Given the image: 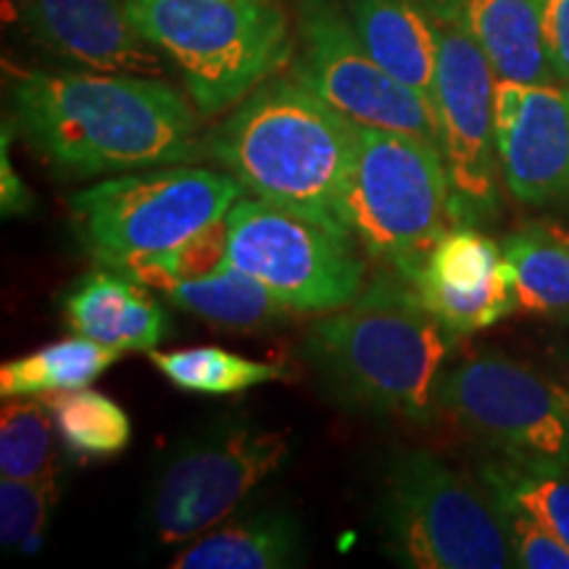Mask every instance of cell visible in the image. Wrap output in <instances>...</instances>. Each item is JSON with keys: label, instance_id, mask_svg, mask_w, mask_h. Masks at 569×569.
<instances>
[{"label": "cell", "instance_id": "1", "mask_svg": "<svg viewBox=\"0 0 569 569\" xmlns=\"http://www.w3.org/2000/svg\"><path fill=\"white\" fill-rule=\"evenodd\" d=\"M9 122L34 153L77 177L203 156L190 103L156 77L21 71Z\"/></svg>", "mask_w": 569, "mask_h": 569}, {"label": "cell", "instance_id": "2", "mask_svg": "<svg viewBox=\"0 0 569 569\" xmlns=\"http://www.w3.org/2000/svg\"><path fill=\"white\" fill-rule=\"evenodd\" d=\"M451 338L393 267L380 269L338 315L319 319L303 351L346 407L427 425L438 411Z\"/></svg>", "mask_w": 569, "mask_h": 569}, {"label": "cell", "instance_id": "3", "mask_svg": "<svg viewBox=\"0 0 569 569\" xmlns=\"http://www.w3.org/2000/svg\"><path fill=\"white\" fill-rule=\"evenodd\" d=\"M353 146V119L303 82L272 80L206 134L203 156L259 201L346 232L338 196Z\"/></svg>", "mask_w": 569, "mask_h": 569}, {"label": "cell", "instance_id": "4", "mask_svg": "<svg viewBox=\"0 0 569 569\" xmlns=\"http://www.w3.org/2000/svg\"><path fill=\"white\" fill-rule=\"evenodd\" d=\"M338 219L369 256L409 277L453 219L443 151L419 134L356 122Z\"/></svg>", "mask_w": 569, "mask_h": 569}, {"label": "cell", "instance_id": "5", "mask_svg": "<svg viewBox=\"0 0 569 569\" xmlns=\"http://www.w3.org/2000/svg\"><path fill=\"white\" fill-rule=\"evenodd\" d=\"M138 32L182 71L203 117L238 106L293 53L272 0H124Z\"/></svg>", "mask_w": 569, "mask_h": 569}, {"label": "cell", "instance_id": "6", "mask_svg": "<svg viewBox=\"0 0 569 569\" xmlns=\"http://www.w3.org/2000/svg\"><path fill=\"white\" fill-rule=\"evenodd\" d=\"M386 549L415 569H503L515 553L501 517L472 480L427 451H398L380 493Z\"/></svg>", "mask_w": 569, "mask_h": 569}, {"label": "cell", "instance_id": "7", "mask_svg": "<svg viewBox=\"0 0 569 569\" xmlns=\"http://www.w3.org/2000/svg\"><path fill=\"white\" fill-rule=\"evenodd\" d=\"M243 196L246 188L232 174L169 167L92 184L69 198V211L92 259L130 274L227 217Z\"/></svg>", "mask_w": 569, "mask_h": 569}, {"label": "cell", "instance_id": "8", "mask_svg": "<svg viewBox=\"0 0 569 569\" xmlns=\"http://www.w3.org/2000/svg\"><path fill=\"white\" fill-rule=\"evenodd\" d=\"M290 459L284 430L224 419L177 446L151 493V528L161 543H182L232 515Z\"/></svg>", "mask_w": 569, "mask_h": 569}, {"label": "cell", "instance_id": "9", "mask_svg": "<svg viewBox=\"0 0 569 569\" xmlns=\"http://www.w3.org/2000/svg\"><path fill=\"white\" fill-rule=\"evenodd\" d=\"M227 261L264 282L298 315L340 311L365 288L351 234L315 219L256 198L227 211Z\"/></svg>", "mask_w": 569, "mask_h": 569}, {"label": "cell", "instance_id": "10", "mask_svg": "<svg viewBox=\"0 0 569 569\" xmlns=\"http://www.w3.org/2000/svg\"><path fill=\"white\" fill-rule=\"evenodd\" d=\"M438 409L501 457L569 461V390L503 353L469 356L448 369Z\"/></svg>", "mask_w": 569, "mask_h": 569}, {"label": "cell", "instance_id": "11", "mask_svg": "<svg viewBox=\"0 0 569 569\" xmlns=\"http://www.w3.org/2000/svg\"><path fill=\"white\" fill-rule=\"evenodd\" d=\"M298 30L303 46L293 67L298 82L353 122L419 134L440 148L436 106L369 56L338 0H298Z\"/></svg>", "mask_w": 569, "mask_h": 569}, {"label": "cell", "instance_id": "12", "mask_svg": "<svg viewBox=\"0 0 569 569\" xmlns=\"http://www.w3.org/2000/svg\"><path fill=\"white\" fill-rule=\"evenodd\" d=\"M438 38L436 111L451 180L453 219L496 211V71L482 48L453 19L432 13Z\"/></svg>", "mask_w": 569, "mask_h": 569}, {"label": "cell", "instance_id": "13", "mask_svg": "<svg viewBox=\"0 0 569 569\" xmlns=\"http://www.w3.org/2000/svg\"><path fill=\"white\" fill-rule=\"evenodd\" d=\"M496 151L525 206L569 203V88L496 80Z\"/></svg>", "mask_w": 569, "mask_h": 569}, {"label": "cell", "instance_id": "14", "mask_svg": "<svg viewBox=\"0 0 569 569\" xmlns=\"http://www.w3.org/2000/svg\"><path fill=\"white\" fill-rule=\"evenodd\" d=\"M407 280L453 338L488 330L517 311L501 246L475 227H453Z\"/></svg>", "mask_w": 569, "mask_h": 569}, {"label": "cell", "instance_id": "15", "mask_svg": "<svg viewBox=\"0 0 569 569\" xmlns=\"http://www.w3.org/2000/svg\"><path fill=\"white\" fill-rule=\"evenodd\" d=\"M19 17L48 51L106 74L156 77L159 56L130 21L124 0H17Z\"/></svg>", "mask_w": 569, "mask_h": 569}, {"label": "cell", "instance_id": "16", "mask_svg": "<svg viewBox=\"0 0 569 569\" xmlns=\"http://www.w3.org/2000/svg\"><path fill=\"white\" fill-rule=\"evenodd\" d=\"M63 315L77 336L113 351H153L169 336V315L130 274L90 272L63 298Z\"/></svg>", "mask_w": 569, "mask_h": 569}, {"label": "cell", "instance_id": "17", "mask_svg": "<svg viewBox=\"0 0 569 569\" xmlns=\"http://www.w3.org/2000/svg\"><path fill=\"white\" fill-rule=\"evenodd\" d=\"M430 11L465 27L488 56L498 80H557L546 53L538 0H430Z\"/></svg>", "mask_w": 569, "mask_h": 569}, {"label": "cell", "instance_id": "18", "mask_svg": "<svg viewBox=\"0 0 569 569\" xmlns=\"http://www.w3.org/2000/svg\"><path fill=\"white\" fill-rule=\"evenodd\" d=\"M348 17L369 56L436 106L438 38L415 0H348Z\"/></svg>", "mask_w": 569, "mask_h": 569}, {"label": "cell", "instance_id": "19", "mask_svg": "<svg viewBox=\"0 0 569 569\" xmlns=\"http://www.w3.org/2000/svg\"><path fill=\"white\" fill-rule=\"evenodd\" d=\"M303 528L284 509H264L188 546L169 567L174 569H284L301 565Z\"/></svg>", "mask_w": 569, "mask_h": 569}, {"label": "cell", "instance_id": "20", "mask_svg": "<svg viewBox=\"0 0 569 569\" xmlns=\"http://www.w3.org/2000/svg\"><path fill=\"white\" fill-rule=\"evenodd\" d=\"M163 293L180 311L238 332L277 330L280 325H288L293 315V309L264 282L232 264L209 277L169 284Z\"/></svg>", "mask_w": 569, "mask_h": 569}, {"label": "cell", "instance_id": "21", "mask_svg": "<svg viewBox=\"0 0 569 569\" xmlns=\"http://www.w3.org/2000/svg\"><path fill=\"white\" fill-rule=\"evenodd\" d=\"M517 311L530 317H569V232L532 224L501 243Z\"/></svg>", "mask_w": 569, "mask_h": 569}, {"label": "cell", "instance_id": "22", "mask_svg": "<svg viewBox=\"0 0 569 569\" xmlns=\"http://www.w3.org/2000/svg\"><path fill=\"white\" fill-rule=\"evenodd\" d=\"M119 356L122 353L113 348L82 336L42 346L40 351L6 361L0 367V396L46 398L61 390L88 388Z\"/></svg>", "mask_w": 569, "mask_h": 569}, {"label": "cell", "instance_id": "23", "mask_svg": "<svg viewBox=\"0 0 569 569\" xmlns=\"http://www.w3.org/2000/svg\"><path fill=\"white\" fill-rule=\"evenodd\" d=\"M148 356L153 367L184 393L232 396L288 377L280 365L243 359L217 346H196L182 348V351H156L153 348Z\"/></svg>", "mask_w": 569, "mask_h": 569}, {"label": "cell", "instance_id": "24", "mask_svg": "<svg viewBox=\"0 0 569 569\" xmlns=\"http://www.w3.org/2000/svg\"><path fill=\"white\" fill-rule=\"evenodd\" d=\"M56 432L77 459H109L130 446V417L101 390H61L46 396Z\"/></svg>", "mask_w": 569, "mask_h": 569}, {"label": "cell", "instance_id": "25", "mask_svg": "<svg viewBox=\"0 0 569 569\" xmlns=\"http://www.w3.org/2000/svg\"><path fill=\"white\" fill-rule=\"evenodd\" d=\"M46 398H6L0 411V475L13 480L59 482L61 461Z\"/></svg>", "mask_w": 569, "mask_h": 569}, {"label": "cell", "instance_id": "26", "mask_svg": "<svg viewBox=\"0 0 569 569\" xmlns=\"http://www.w3.org/2000/svg\"><path fill=\"white\" fill-rule=\"evenodd\" d=\"M488 493L517 501L543 519L569 549V461L493 459L480 469Z\"/></svg>", "mask_w": 569, "mask_h": 569}, {"label": "cell", "instance_id": "27", "mask_svg": "<svg viewBox=\"0 0 569 569\" xmlns=\"http://www.w3.org/2000/svg\"><path fill=\"white\" fill-rule=\"evenodd\" d=\"M227 246H230V230H227V217H222L217 222L206 224L203 230H198L184 243L148 259L146 264L130 272V277L159 290H167L174 282L209 277L230 264L227 261Z\"/></svg>", "mask_w": 569, "mask_h": 569}, {"label": "cell", "instance_id": "28", "mask_svg": "<svg viewBox=\"0 0 569 569\" xmlns=\"http://www.w3.org/2000/svg\"><path fill=\"white\" fill-rule=\"evenodd\" d=\"M59 482L0 480V540L3 549L32 551L46 536Z\"/></svg>", "mask_w": 569, "mask_h": 569}, {"label": "cell", "instance_id": "29", "mask_svg": "<svg viewBox=\"0 0 569 569\" xmlns=\"http://www.w3.org/2000/svg\"><path fill=\"white\" fill-rule=\"evenodd\" d=\"M498 517H501L503 532L515 553V567L525 569H569V549L557 532L532 511L519 507L503 496H493Z\"/></svg>", "mask_w": 569, "mask_h": 569}, {"label": "cell", "instance_id": "30", "mask_svg": "<svg viewBox=\"0 0 569 569\" xmlns=\"http://www.w3.org/2000/svg\"><path fill=\"white\" fill-rule=\"evenodd\" d=\"M546 53L553 71L569 88V0H538Z\"/></svg>", "mask_w": 569, "mask_h": 569}, {"label": "cell", "instance_id": "31", "mask_svg": "<svg viewBox=\"0 0 569 569\" xmlns=\"http://www.w3.org/2000/svg\"><path fill=\"white\" fill-rule=\"evenodd\" d=\"M11 124L9 119L3 122V140H0V209H3V217H21V213L32 211V193L17 169L11 167L9 159V140H11Z\"/></svg>", "mask_w": 569, "mask_h": 569}]
</instances>
